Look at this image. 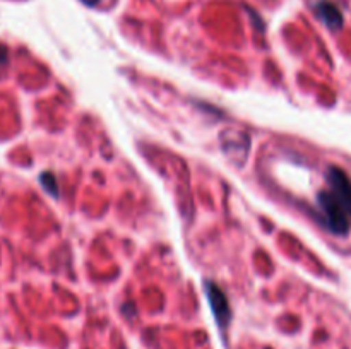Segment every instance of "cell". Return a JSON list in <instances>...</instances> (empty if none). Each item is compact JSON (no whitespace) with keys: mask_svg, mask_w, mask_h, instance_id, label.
I'll return each mask as SVG.
<instances>
[{"mask_svg":"<svg viewBox=\"0 0 351 349\" xmlns=\"http://www.w3.org/2000/svg\"><path fill=\"white\" fill-rule=\"evenodd\" d=\"M326 181L329 188L317 194L322 224L335 235H346L351 226V181L336 166L328 168Z\"/></svg>","mask_w":351,"mask_h":349,"instance_id":"obj_1","label":"cell"},{"mask_svg":"<svg viewBox=\"0 0 351 349\" xmlns=\"http://www.w3.org/2000/svg\"><path fill=\"white\" fill-rule=\"evenodd\" d=\"M206 296H208L209 305H211V310L215 313L216 322L221 328H225L226 325L232 320V310H230L228 300H226V294L223 293L221 287L216 286L211 281H206L204 284Z\"/></svg>","mask_w":351,"mask_h":349,"instance_id":"obj_2","label":"cell"},{"mask_svg":"<svg viewBox=\"0 0 351 349\" xmlns=\"http://www.w3.org/2000/svg\"><path fill=\"white\" fill-rule=\"evenodd\" d=\"M315 12H317V16L321 17L322 23H324L328 27H331V29H338V27H341L343 24L341 12H339L338 7L332 5L331 2L317 3V5H315Z\"/></svg>","mask_w":351,"mask_h":349,"instance_id":"obj_3","label":"cell"},{"mask_svg":"<svg viewBox=\"0 0 351 349\" xmlns=\"http://www.w3.org/2000/svg\"><path fill=\"white\" fill-rule=\"evenodd\" d=\"M41 185L45 187V190L48 192V194L51 195H58V187H57V180H55V177L51 173H43L40 178Z\"/></svg>","mask_w":351,"mask_h":349,"instance_id":"obj_4","label":"cell"},{"mask_svg":"<svg viewBox=\"0 0 351 349\" xmlns=\"http://www.w3.org/2000/svg\"><path fill=\"white\" fill-rule=\"evenodd\" d=\"M81 2H82V3H86V5L91 7V5H96V3H98L99 0H81Z\"/></svg>","mask_w":351,"mask_h":349,"instance_id":"obj_5","label":"cell"}]
</instances>
